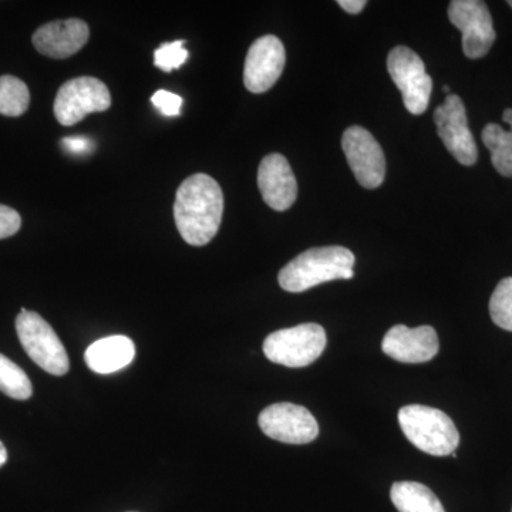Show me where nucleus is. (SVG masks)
Instances as JSON below:
<instances>
[{
    "instance_id": "7",
    "label": "nucleus",
    "mask_w": 512,
    "mask_h": 512,
    "mask_svg": "<svg viewBox=\"0 0 512 512\" xmlns=\"http://www.w3.org/2000/svg\"><path fill=\"white\" fill-rule=\"evenodd\" d=\"M111 94L106 84L96 77L69 80L60 87L55 100V116L62 126L80 123L87 114L109 110Z\"/></svg>"
},
{
    "instance_id": "10",
    "label": "nucleus",
    "mask_w": 512,
    "mask_h": 512,
    "mask_svg": "<svg viewBox=\"0 0 512 512\" xmlns=\"http://www.w3.org/2000/svg\"><path fill=\"white\" fill-rule=\"evenodd\" d=\"M258 423L266 436L286 444L312 443L319 434L318 421L298 404H271L259 414Z\"/></svg>"
},
{
    "instance_id": "1",
    "label": "nucleus",
    "mask_w": 512,
    "mask_h": 512,
    "mask_svg": "<svg viewBox=\"0 0 512 512\" xmlns=\"http://www.w3.org/2000/svg\"><path fill=\"white\" fill-rule=\"evenodd\" d=\"M224 214L220 184L207 174H194L178 188L174 220L178 232L192 247H204L214 239Z\"/></svg>"
},
{
    "instance_id": "4",
    "label": "nucleus",
    "mask_w": 512,
    "mask_h": 512,
    "mask_svg": "<svg viewBox=\"0 0 512 512\" xmlns=\"http://www.w3.org/2000/svg\"><path fill=\"white\" fill-rule=\"evenodd\" d=\"M16 332L30 359L50 375L63 376L70 363L62 340L39 313L22 308L16 318Z\"/></svg>"
},
{
    "instance_id": "20",
    "label": "nucleus",
    "mask_w": 512,
    "mask_h": 512,
    "mask_svg": "<svg viewBox=\"0 0 512 512\" xmlns=\"http://www.w3.org/2000/svg\"><path fill=\"white\" fill-rule=\"evenodd\" d=\"M0 392L16 400H28L33 394L32 382L28 375L2 353H0Z\"/></svg>"
},
{
    "instance_id": "24",
    "label": "nucleus",
    "mask_w": 512,
    "mask_h": 512,
    "mask_svg": "<svg viewBox=\"0 0 512 512\" xmlns=\"http://www.w3.org/2000/svg\"><path fill=\"white\" fill-rule=\"evenodd\" d=\"M22 227V218L13 208L0 204V239L13 237Z\"/></svg>"
},
{
    "instance_id": "2",
    "label": "nucleus",
    "mask_w": 512,
    "mask_h": 512,
    "mask_svg": "<svg viewBox=\"0 0 512 512\" xmlns=\"http://www.w3.org/2000/svg\"><path fill=\"white\" fill-rule=\"evenodd\" d=\"M355 262V255L348 248L308 249L281 269L279 285L286 292L301 293L335 279H352Z\"/></svg>"
},
{
    "instance_id": "3",
    "label": "nucleus",
    "mask_w": 512,
    "mask_h": 512,
    "mask_svg": "<svg viewBox=\"0 0 512 512\" xmlns=\"http://www.w3.org/2000/svg\"><path fill=\"white\" fill-rule=\"evenodd\" d=\"M399 423L407 440L431 456H451L460 444L456 424L439 409L420 404L404 406Z\"/></svg>"
},
{
    "instance_id": "8",
    "label": "nucleus",
    "mask_w": 512,
    "mask_h": 512,
    "mask_svg": "<svg viewBox=\"0 0 512 512\" xmlns=\"http://www.w3.org/2000/svg\"><path fill=\"white\" fill-rule=\"evenodd\" d=\"M448 19L463 33V50L468 59H481L495 42L493 18L481 0H453Z\"/></svg>"
},
{
    "instance_id": "9",
    "label": "nucleus",
    "mask_w": 512,
    "mask_h": 512,
    "mask_svg": "<svg viewBox=\"0 0 512 512\" xmlns=\"http://www.w3.org/2000/svg\"><path fill=\"white\" fill-rule=\"evenodd\" d=\"M434 123L441 141L458 163L467 167L477 163L476 140L468 127L466 106L457 94H448L444 104L437 107Z\"/></svg>"
},
{
    "instance_id": "11",
    "label": "nucleus",
    "mask_w": 512,
    "mask_h": 512,
    "mask_svg": "<svg viewBox=\"0 0 512 512\" xmlns=\"http://www.w3.org/2000/svg\"><path fill=\"white\" fill-rule=\"evenodd\" d=\"M342 148L357 183L369 190H375L383 184L386 158L382 147L366 128L349 127L343 134Z\"/></svg>"
},
{
    "instance_id": "28",
    "label": "nucleus",
    "mask_w": 512,
    "mask_h": 512,
    "mask_svg": "<svg viewBox=\"0 0 512 512\" xmlns=\"http://www.w3.org/2000/svg\"><path fill=\"white\" fill-rule=\"evenodd\" d=\"M443 92L447 93V94H450V87L444 86Z\"/></svg>"
},
{
    "instance_id": "26",
    "label": "nucleus",
    "mask_w": 512,
    "mask_h": 512,
    "mask_svg": "<svg viewBox=\"0 0 512 512\" xmlns=\"http://www.w3.org/2000/svg\"><path fill=\"white\" fill-rule=\"evenodd\" d=\"M338 5L350 15H357L367 5L366 0H339Z\"/></svg>"
},
{
    "instance_id": "18",
    "label": "nucleus",
    "mask_w": 512,
    "mask_h": 512,
    "mask_svg": "<svg viewBox=\"0 0 512 512\" xmlns=\"http://www.w3.org/2000/svg\"><path fill=\"white\" fill-rule=\"evenodd\" d=\"M390 497L399 512H446L429 487L414 481L394 483Z\"/></svg>"
},
{
    "instance_id": "6",
    "label": "nucleus",
    "mask_w": 512,
    "mask_h": 512,
    "mask_svg": "<svg viewBox=\"0 0 512 512\" xmlns=\"http://www.w3.org/2000/svg\"><path fill=\"white\" fill-rule=\"evenodd\" d=\"M387 70L403 94L407 111L416 116L426 113L433 92V80L427 74L421 57L409 47H394L387 57Z\"/></svg>"
},
{
    "instance_id": "16",
    "label": "nucleus",
    "mask_w": 512,
    "mask_h": 512,
    "mask_svg": "<svg viewBox=\"0 0 512 512\" xmlns=\"http://www.w3.org/2000/svg\"><path fill=\"white\" fill-rule=\"evenodd\" d=\"M136 356V345L127 336H107L94 342L84 353L89 369L99 375H110L130 365Z\"/></svg>"
},
{
    "instance_id": "14",
    "label": "nucleus",
    "mask_w": 512,
    "mask_h": 512,
    "mask_svg": "<svg viewBox=\"0 0 512 512\" xmlns=\"http://www.w3.org/2000/svg\"><path fill=\"white\" fill-rule=\"evenodd\" d=\"M258 187L266 204L275 211L289 210L298 197L295 174L282 154H269L261 161Z\"/></svg>"
},
{
    "instance_id": "15",
    "label": "nucleus",
    "mask_w": 512,
    "mask_h": 512,
    "mask_svg": "<svg viewBox=\"0 0 512 512\" xmlns=\"http://www.w3.org/2000/svg\"><path fill=\"white\" fill-rule=\"evenodd\" d=\"M90 37V29L80 19L56 20L40 26L32 37L40 55L52 59H67L76 55Z\"/></svg>"
},
{
    "instance_id": "12",
    "label": "nucleus",
    "mask_w": 512,
    "mask_h": 512,
    "mask_svg": "<svg viewBox=\"0 0 512 512\" xmlns=\"http://www.w3.org/2000/svg\"><path fill=\"white\" fill-rule=\"evenodd\" d=\"M284 43L276 36L259 37L249 47L244 67V84L251 93L268 92L285 69Z\"/></svg>"
},
{
    "instance_id": "27",
    "label": "nucleus",
    "mask_w": 512,
    "mask_h": 512,
    "mask_svg": "<svg viewBox=\"0 0 512 512\" xmlns=\"http://www.w3.org/2000/svg\"><path fill=\"white\" fill-rule=\"evenodd\" d=\"M6 461H8V450L3 446L2 441H0V467L5 466Z\"/></svg>"
},
{
    "instance_id": "19",
    "label": "nucleus",
    "mask_w": 512,
    "mask_h": 512,
    "mask_svg": "<svg viewBox=\"0 0 512 512\" xmlns=\"http://www.w3.org/2000/svg\"><path fill=\"white\" fill-rule=\"evenodd\" d=\"M30 93L25 82L18 77H0V114L8 117H19L29 109Z\"/></svg>"
},
{
    "instance_id": "25",
    "label": "nucleus",
    "mask_w": 512,
    "mask_h": 512,
    "mask_svg": "<svg viewBox=\"0 0 512 512\" xmlns=\"http://www.w3.org/2000/svg\"><path fill=\"white\" fill-rule=\"evenodd\" d=\"M60 144H62L63 150L72 156H87L92 153L94 148L93 141L83 136L64 137Z\"/></svg>"
},
{
    "instance_id": "29",
    "label": "nucleus",
    "mask_w": 512,
    "mask_h": 512,
    "mask_svg": "<svg viewBox=\"0 0 512 512\" xmlns=\"http://www.w3.org/2000/svg\"><path fill=\"white\" fill-rule=\"evenodd\" d=\"M508 5H510L512 8V0H510V2H508Z\"/></svg>"
},
{
    "instance_id": "22",
    "label": "nucleus",
    "mask_w": 512,
    "mask_h": 512,
    "mask_svg": "<svg viewBox=\"0 0 512 512\" xmlns=\"http://www.w3.org/2000/svg\"><path fill=\"white\" fill-rule=\"evenodd\" d=\"M184 40H175L173 43H164L154 53V64L164 73H171L180 69L188 59V50L184 49Z\"/></svg>"
},
{
    "instance_id": "13",
    "label": "nucleus",
    "mask_w": 512,
    "mask_h": 512,
    "mask_svg": "<svg viewBox=\"0 0 512 512\" xmlns=\"http://www.w3.org/2000/svg\"><path fill=\"white\" fill-rule=\"evenodd\" d=\"M439 348V336L431 326L410 329L396 325L386 333L382 342L383 352L402 363L429 362L437 356Z\"/></svg>"
},
{
    "instance_id": "23",
    "label": "nucleus",
    "mask_w": 512,
    "mask_h": 512,
    "mask_svg": "<svg viewBox=\"0 0 512 512\" xmlns=\"http://www.w3.org/2000/svg\"><path fill=\"white\" fill-rule=\"evenodd\" d=\"M151 103L160 110V113L165 117H177L181 114V107H183V97L178 96L167 90H158L151 97Z\"/></svg>"
},
{
    "instance_id": "17",
    "label": "nucleus",
    "mask_w": 512,
    "mask_h": 512,
    "mask_svg": "<svg viewBox=\"0 0 512 512\" xmlns=\"http://www.w3.org/2000/svg\"><path fill=\"white\" fill-rule=\"evenodd\" d=\"M503 119L510 126L504 130L500 124L490 123L484 127L483 143L490 150L491 163L504 177H512V109L504 111Z\"/></svg>"
},
{
    "instance_id": "5",
    "label": "nucleus",
    "mask_w": 512,
    "mask_h": 512,
    "mask_svg": "<svg viewBox=\"0 0 512 512\" xmlns=\"http://www.w3.org/2000/svg\"><path fill=\"white\" fill-rule=\"evenodd\" d=\"M326 332L318 323L276 330L264 342L271 362L286 367H306L318 360L326 348Z\"/></svg>"
},
{
    "instance_id": "21",
    "label": "nucleus",
    "mask_w": 512,
    "mask_h": 512,
    "mask_svg": "<svg viewBox=\"0 0 512 512\" xmlns=\"http://www.w3.org/2000/svg\"><path fill=\"white\" fill-rule=\"evenodd\" d=\"M490 315L495 325L512 332V276L495 288L490 299Z\"/></svg>"
}]
</instances>
